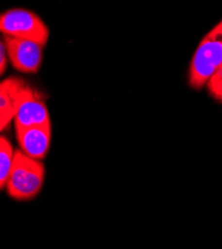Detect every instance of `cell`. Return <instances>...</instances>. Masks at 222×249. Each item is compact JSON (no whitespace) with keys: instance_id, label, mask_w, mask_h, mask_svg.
I'll return each mask as SVG.
<instances>
[{"instance_id":"obj_8","label":"cell","mask_w":222,"mask_h":249,"mask_svg":"<svg viewBox=\"0 0 222 249\" xmlns=\"http://www.w3.org/2000/svg\"><path fill=\"white\" fill-rule=\"evenodd\" d=\"M16 157L14 150L8 138L1 136L0 138V189L5 190L8 178L12 171Z\"/></svg>"},{"instance_id":"obj_9","label":"cell","mask_w":222,"mask_h":249,"mask_svg":"<svg viewBox=\"0 0 222 249\" xmlns=\"http://www.w3.org/2000/svg\"><path fill=\"white\" fill-rule=\"evenodd\" d=\"M207 87L210 95L215 100L222 103V64L208 81Z\"/></svg>"},{"instance_id":"obj_2","label":"cell","mask_w":222,"mask_h":249,"mask_svg":"<svg viewBox=\"0 0 222 249\" xmlns=\"http://www.w3.org/2000/svg\"><path fill=\"white\" fill-rule=\"evenodd\" d=\"M222 64V20L200 41L189 67L190 87L200 90Z\"/></svg>"},{"instance_id":"obj_7","label":"cell","mask_w":222,"mask_h":249,"mask_svg":"<svg viewBox=\"0 0 222 249\" xmlns=\"http://www.w3.org/2000/svg\"><path fill=\"white\" fill-rule=\"evenodd\" d=\"M51 126H34L15 130L19 149L34 160H42L48 154L51 137Z\"/></svg>"},{"instance_id":"obj_3","label":"cell","mask_w":222,"mask_h":249,"mask_svg":"<svg viewBox=\"0 0 222 249\" xmlns=\"http://www.w3.org/2000/svg\"><path fill=\"white\" fill-rule=\"evenodd\" d=\"M0 30L4 36L34 41L45 47L49 39V28L33 11L14 8L0 16Z\"/></svg>"},{"instance_id":"obj_5","label":"cell","mask_w":222,"mask_h":249,"mask_svg":"<svg viewBox=\"0 0 222 249\" xmlns=\"http://www.w3.org/2000/svg\"><path fill=\"white\" fill-rule=\"evenodd\" d=\"M34 126H51L46 103L37 90L28 85L14 118L15 130Z\"/></svg>"},{"instance_id":"obj_4","label":"cell","mask_w":222,"mask_h":249,"mask_svg":"<svg viewBox=\"0 0 222 249\" xmlns=\"http://www.w3.org/2000/svg\"><path fill=\"white\" fill-rule=\"evenodd\" d=\"M2 40L4 41L9 62L14 69L27 74H34L39 71L43 60V45L34 41L4 35Z\"/></svg>"},{"instance_id":"obj_10","label":"cell","mask_w":222,"mask_h":249,"mask_svg":"<svg viewBox=\"0 0 222 249\" xmlns=\"http://www.w3.org/2000/svg\"><path fill=\"white\" fill-rule=\"evenodd\" d=\"M8 63H10V62L7 55L6 47L4 41L1 40V42H0V75L1 76L4 75V73L7 71Z\"/></svg>"},{"instance_id":"obj_6","label":"cell","mask_w":222,"mask_h":249,"mask_svg":"<svg viewBox=\"0 0 222 249\" xmlns=\"http://www.w3.org/2000/svg\"><path fill=\"white\" fill-rule=\"evenodd\" d=\"M28 85L19 77H8L0 83V131L3 132L14 121Z\"/></svg>"},{"instance_id":"obj_1","label":"cell","mask_w":222,"mask_h":249,"mask_svg":"<svg viewBox=\"0 0 222 249\" xmlns=\"http://www.w3.org/2000/svg\"><path fill=\"white\" fill-rule=\"evenodd\" d=\"M46 170L42 160H34L16 150V157L5 185L7 195L18 201H28L41 192Z\"/></svg>"}]
</instances>
